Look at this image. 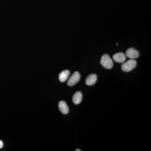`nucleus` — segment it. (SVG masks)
Listing matches in <instances>:
<instances>
[{
    "mask_svg": "<svg viewBox=\"0 0 151 151\" xmlns=\"http://www.w3.org/2000/svg\"><path fill=\"white\" fill-rule=\"evenodd\" d=\"M100 63L103 67L106 69H111L113 67V60L108 54H105L102 56Z\"/></svg>",
    "mask_w": 151,
    "mask_h": 151,
    "instance_id": "obj_1",
    "label": "nucleus"
},
{
    "mask_svg": "<svg viewBox=\"0 0 151 151\" xmlns=\"http://www.w3.org/2000/svg\"><path fill=\"white\" fill-rule=\"evenodd\" d=\"M137 61L134 59H131L127 62L123 63L122 65V69L125 72L131 71L137 66Z\"/></svg>",
    "mask_w": 151,
    "mask_h": 151,
    "instance_id": "obj_2",
    "label": "nucleus"
},
{
    "mask_svg": "<svg viewBox=\"0 0 151 151\" xmlns=\"http://www.w3.org/2000/svg\"><path fill=\"white\" fill-rule=\"evenodd\" d=\"M81 78L80 73L78 71L74 72L68 81L67 84L69 86H73L77 84Z\"/></svg>",
    "mask_w": 151,
    "mask_h": 151,
    "instance_id": "obj_3",
    "label": "nucleus"
},
{
    "mask_svg": "<svg viewBox=\"0 0 151 151\" xmlns=\"http://www.w3.org/2000/svg\"><path fill=\"white\" fill-rule=\"evenodd\" d=\"M126 55L131 59L137 58L139 55V52L134 48H131L127 50Z\"/></svg>",
    "mask_w": 151,
    "mask_h": 151,
    "instance_id": "obj_4",
    "label": "nucleus"
},
{
    "mask_svg": "<svg viewBox=\"0 0 151 151\" xmlns=\"http://www.w3.org/2000/svg\"><path fill=\"white\" fill-rule=\"evenodd\" d=\"M97 81V76L95 74H91L88 76L86 79V84L88 86H92Z\"/></svg>",
    "mask_w": 151,
    "mask_h": 151,
    "instance_id": "obj_5",
    "label": "nucleus"
},
{
    "mask_svg": "<svg viewBox=\"0 0 151 151\" xmlns=\"http://www.w3.org/2000/svg\"><path fill=\"white\" fill-rule=\"evenodd\" d=\"M58 108L63 114H67L69 112V108L65 101H60L58 103Z\"/></svg>",
    "mask_w": 151,
    "mask_h": 151,
    "instance_id": "obj_6",
    "label": "nucleus"
},
{
    "mask_svg": "<svg viewBox=\"0 0 151 151\" xmlns=\"http://www.w3.org/2000/svg\"><path fill=\"white\" fill-rule=\"evenodd\" d=\"M113 59L116 62L121 63L125 61L126 57L125 55L123 52H119L113 55Z\"/></svg>",
    "mask_w": 151,
    "mask_h": 151,
    "instance_id": "obj_7",
    "label": "nucleus"
},
{
    "mask_svg": "<svg viewBox=\"0 0 151 151\" xmlns=\"http://www.w3.org/2000/svg\"><path fill=\"white\" fill-rule=\"evenodd\" d=\"M82 94L81 92H76L75 94L73 95V103L76 105H78L80 104L82 101Z\"/></svg>",
    "mask_w": 151,
    "mask_h": 151,
    "instance_id": "obj_8",
    "label": "nucleus"
},
{
    "mask_svg": "<svg viewBox=\"0 0 151 151\" xmlns=\"http://www.w3.org/2000/svg\"><path fill=\"white\" fill-rule=\"evenodd\" d=\"M70 72L69 70H63L60 73L59 78L60 81L62 82H65L70 75Z\"/></svg>",
    "mask_w": 151,
    "mask_h": 151,
    "instance_id": "obj_9",
    "label": "nucleus"
},
{
    "mask_svg": "<svg viewBox=\"0 0 151 151\" xmlns=\"http://www.w3.org/2000/svg\"><path fill=\"white\" fill-rule=\"evenodd\" d=\"M3 147V142L2 141L0 140V149H1Z\"/></svg>",
    "mask_w": 151,
    "mask_h": 151,
    "instance_id": "obj_10",
    "label": "nucleus"
},
{
    "mask_svg": "<svg viewBox=\"0 0 151 151\" xmlns=\"http://www.w3.org/2000/svg\"><path fill=\"white\" fill-rule=\"evenodd\" d=\"M75 151H81V150H80V149H76V150H75Z\"/></svg>",
    "mask_w": 151,
    "mask_h": 151,
    "instance_id": "obj_11",
    "label": "nucleus"
}]
</instances>
